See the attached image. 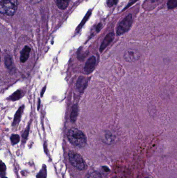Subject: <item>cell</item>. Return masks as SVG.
Here are the masks:
<instances>
[{
  "mask_svg": "<svg viewBox=\"0 0 177 178\" xmlns=\"http://www.w3.org/2000/svg\"><path fill=\"white\" fill-rule=\"evenodd\" d=\"M7 178V177H3V178Z\"/></svg>",
  "mask_w": 177,
  "mask_h": 178,
  "instance_id": "484cf974",
  "label": "cell"
},
{
  "mask_svg": "<svg viewBox=\"0 0 177 178\" xmlns=\"http://www.w3.org/2000/svg\"><path fill=\"white\" fill-rule=\"evenodd\" d=\"M114 38V33H110L107 35V36L105 37L104 40L102 42V44L101 45L100 48V52L103 51L111 43V42L113 40Z\"/></svg>",
  "mask_w": 177,
  "mask_h": 178,
  "instance_id": "52a82bcc",
  "label": "cell"
},
{
  "mask_svg": "<svg viewBox=\"0 0 177 178\" xmlns=\"http://www.w3.org/2000/svg\"><path fill=\"white\" fill-rule=\"evenodd\" d=\"M31 48L28 46H26L21 52V63H25L29 58Z\"/></svg>",
  "mask_w": 177,
  "mask_h": 178,
  "instance_id": "9c48e42d",
  "label": "cell"
},
{
  "mask_svg": "<svg viewBox=\"0 0 177 178\" xmlns=\"http://www.w3.org/2000/svg\"><path fill=\"white\" fill-rule=\"evenodd\" d=\"M85 178H102L100 173L96 171H90L86 175Z\"/></svg>",
  "mask_w": 177,
  "mask_h": 178,
  "instance_id": "9a60e30c",
  "label": "cell"
},
{
  "mask_svg": "<svg viewBox=\"0 0 177 178\" xmlns=\"http://www.w3.org/2000/svg\"><path fill=\"white\" fill-rule=\"evenodd\" d=\"M10 140H11L12 144L15 145V144H17L19 142L20 137H19V135H17V134H13L11 136Z\"/></svg>",
  "mask_w": 177,
  "mask_h": 178,
  "instance_id": "ac0fdd59",
  "label": "cell"
},
{
  "mask_svg": "<svg viewBox=\"0 0 177 178\" xmlns=\"http://www.w3.org/2000/svg\"><path fill=\"white\" fill-rule=\"evenodd\" d=\"M140 57L141 54L139 52L133 49L126 51L124 55L125 60L129 63L136 62L140 58Z\"/></svg>",
  "mask_w": 177,
  "mask_h": 178,
  "instance_id": "5b68a950",
  "label": "cell"
},
{
  "mask_svg": "<svg viewBox=\"0 0 177 178\" xmlns=\"http://www.w3.org/2000/svg\"><path fill=\"white\" fill-rule=\"evenodd\" d=\"M68 138L73 145L77 147H83L86 144V137L84 134L77 128H72L69 130Z\"/></svg>",
  "mask_w": 177,
  "mask_h": 178,
  "instance_id": "6da1fadb",
  "label": "cell"
},
{
  "mask_svg": "<svg viewBox=\"0 0 177 178\" xmlns=\"http://www.w3.org/2000/svg\"><path fill=\"white\" fill-rule=\"evenodd\" d=\"M27 1L30 3L36 4L41 2L42 0H27Z\"/></svg>",
  "mask_w": 177,
  "mask_h": 178,
  "instance_id": "ffe728a7",
  "label": "cell"
},
{
  "mask_svg": "<svg viewBox=\"0 0 177 178\" xmlns=\"http://www.w3.org/2000/svg\"><path fill=\"white\" fill-rule=\"evenodd\" d=\"M96 63V59L94 56L89 58L85 64V67H84L85 72L87 74H89L90 72H92L95 67Z\"/></svg>",
  "mask_w": 177,
  "mask_h": 178,
  "instance_id": "8992f818",
  "label": "cell"
},
{
  "mask_svg": "<svg viewBox=\"0 0 177 178\" xmlns=\"http://www.w3.org/2000/svg\"><path fill=\"white\" fill-rule=\"evenodd\" d=\"M137 1H138V0H134V1H132V2H130V3H129V4L126 7V9H127L128 7H130V5H133V4L134 3H135V2H137Z\"/></svg>",
  "mask_w": 177,
  "mask_h": 178,
  "instance_id": "603a6c76",
  "label": "cell"
},
{
  "mask_svg": "<svg viewBox=\"0 0 177 178\" xmlns=\"http://www.w3.org/2000/svg\"><path fill=\"white\" fill-rule=\"evenodd\" d=\"M45 87H44V88H43V89L42 92H41V96H43V94H44V93L45 90Z\"/></svg>",
  "mask_w": 177,
  "mask_h": 178,
  "instance_id": "cb8c5ba5",
  "label": "cell"
},
{
  "mask_svg": "<svg viewBox=\"0 0 177 178\" xmlns=\"http://www.w3.org/2000/svg\"><path fill=\"white\" fill-rule=\"evenodd\" d=\"M133 23V17L131 14L128 15L118 26L116 33L119 36L124 34L130 29Z\"/></svg>",
  "mask_w": 177,
  "mask_h": 178,
  "instance_id": "277c9868",
  "label": "cell"
},
{
  "mask_svg": "<svg viewBox=\"0 0 177 178\" xmlns=\"http://www.w3.org/2000/svg\"><path fill=\"white\" fill-rule=\"evenodd\" d=\"M78 107L77 106V105H74L72 109L71 114L70 116L71 120L73 122H75L77 120V117L78 115Z\"/></svg>",
  "mask_w": 177,
  "mask_h": 178,
  "instance_id": "5bb4252c",
  "label": "cell"
},
{
  "mask_svg": "<svg viewBox=\"0 0 177 178\" xmlns=\"http://www.w3.org/2000/svg\"><path fill=\"white\" fill-rule=\"evenodd\" d=\"M115 137L114 134H113L111 132L107 131L104 132V134L102 137V141L105 143L107 144H111L114 142Z\"/></svg>",
  "mask_w": 177,
  "mask_h": 178,
  "instance_id": "ba28073f",
  "label": "cell"
},
{
  "mask_svg": "<svg viewBox=\"0 0 177 178\" xmlns=\"http://www.w3.org/2000/svg\"><path fill=\"white\" fill-rule=\"evenodd\" d=\"M70 0H56L57 5L58 8L61 10H65L68 6Z\"/></svg>",
  "mask_w": 177,
  "mask_h": 178,
  "instance_id": "4fadbf2b",
  "label": "cell"
},
{
  "mask_svg": "<svg viewBox=\"0 0 177 178\" xmlns=\"http://www.w3.org/2000/svg\"><path fill=\"white\" fill-rule=\"evenodd\" d=\"M40 104V100H39V104H38V109H39Z\"/></svg>",
  "mask_w": 177,
  "mask_h": 178,
  "instance_id": "d4e9b609",
  "label": "cell"
},
{
  "mask_svg": "<svg viewBox=\"0 0 177 178\" xmlns=\"http://www.w3.org/2000/svg\"><path fill=\"white\" fill-rule=\"evenodd\" d=\"M24 106H21L16 112V113L15 115V117H14V121H13V125L14 126L18 125L20 121H21V117L22 112H23V110H24Z\"/></svg>",
  "mask_w": 177,
  "mask_h": 178,
  "instance_id": "8fae6325",
  "label": "cell"
},
{
  "mask_svg": "<svg viewBox=\"0 0 177 178\" xmlns=\"http://www.w3.org/2000/svg\"><path fill=\"white\" fill-rule=\"evenodd\" d=\"M69 158L72 165L79 170H83L86 168V164L82 156L74 151L69 152Z\"/></svg>",
  "mask_w": 177,
  "mask_h": 178,
  "instance_id": "3957f363",
  "label": "cell"
},
{
  "mask_svg": "<svg viewBox=\"0 0 177 178\" xmlns=\"http://www.w3.org/2000/svg\"><path fill=\"white\" fill-rule=\"evenodd\" d=\"M28 132H29V128L27 129V130L24 132V134H23V138L25 139L27 137L28 134Z\"/></svg>",
  "mask_w": 177,
  "mask_h": 178,
  "instance_id": "7402d4cb",
  "label": "cell"
},
{
  "mask_svg": "<svg viewBox=\"0 0 177 178\" xmlns=\"http://www.w3.org/2000/svg\"><path fill=\"white\" fill-rule=\"evenodd\" d=\"M17 8V0H0V12L1 14L13 16Z\"/></svg>",
  "mask_w": 177,
  "mask_h": 178,
  "instance_id": "7a4b0ae2",
  "label": "cell"
},
{
  "mask_svg": "<svg viewBox=\"0 0 177 178\" xmlns=\"http://www.w3.org/2000/svg\"><path fill=\"white\" fill-rule=\"evenodd\" d=\"M5 63L6 66L7 67V68L9 69V70H13L15 68L12 58L9 55H7L5 57Z\"/></svg>",
  "mask_w": 177,
  "mask_h": 178,
  "instance_id": "7c38bea8",
  "label": "cell"
},
{
  "mask_svg": "<svg viewBox=\"0 0 177 178\" xmlns=\"http://www.w3.org/2000/svg\"><path fill=\"white\" fill-rule=\"evenodd\" d=\"M6 170V167H5V165L4 163L1 162V172H4V171H5Z\"/></svg>",
  "mask_w": 177,
  "mask_h": 178,
  "instance_id": "44dd1931",
  "label": "cell"
},
{
  "mask_svg": "<svg viewBox=\"0 0 177 178\" xmlns=\"http://www.w3.org/2000/svg\"></svg>",
  "mask_w": 177,
  "mask_h": 178,
  "instance_id": "4316f807",
  "label": "cell"
},
{
  "mask_svg": "<svg viewBox=\"0 0 177 178\" xmlns=\"http://www.w3.org/2000/svg\"><path fill=\"white\" fill-rule=\"evenodd\" d=\"M21 95H22L21 91H20V90H18V91L14 93V94H12V95L9 98V99L12 100V101H15L18 100V99H21Z\"/></svg>",
  "mask_w": 177,
  "mask_h": 178,
  "instance_id": "2e32d148",
  "label": "cell"
},
{
  "mask_svg": "<svg viewBox=\"0 0 177 178\" xmlns=\"http://www.w3.org/2000/svg\"><path fill=\"white\" fill-rule=\"evenodd\" d=\"M167 7L168 9H173L177 7V0H169L167 3Z\"/></svg>",
  "mask_w": 177,
  "mask_h": 178,
  "instance_id": "e0dca14e",
  "label": "cell"
},
{
  "mask_svg": "<svg viewBox=\"0 0 177 178\" xmlns=\"http://www.w3.org/2000/svg\"><path fill=\"white\" fill-rule=\"evenodd\" d=\"M87 79L85 77H80L78 79V80L77 81V88L80 90L81 92H82L85 89L86 86H87Z\"/></svg>",
  "mask_w": 177,
  "mask_h": 178,
  "instance_id": "30bf717a",
  "label": "cell"
},
{
  "mask_svg": "<svg viewBox=\"0 0 177 178\" xmlns=\"http://www.w3.org/2000/svg\"><path fill=\"white\" fill-rule=\"evenodd\" d=\"M118 2V0H108L107 5L109 7H111L114 5H115Z\"/></svg>",
  "mask_w": 177,
  "mask_h": 178,
  "instance_id": "d6986e66",
  "label": "cell"
}]
</instances>
